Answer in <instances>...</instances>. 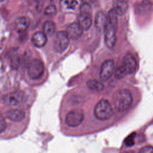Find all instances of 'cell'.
I'll return each instance as SVG.
<instances>
[{
	"label": "cell",
	"instance_id": "1",
	"mask_svg": "<svg viewBox=\"0 0 153 153\" xmlns=\"http://www.w3.org/2000/svg\"><path fill=\"white\" fill-rule=\"evenodd\" d=\"M117 26V15L112 9L108 13L107 22L104 29L105 42L109 48H113L115 45Z\"/></svg>",
	"mask_w": 153,
	"mask_h": 153
},
{
	"label": "cell",
	"instance_id": "2",
	"mask_svg": "<svg viewBox=\"0 0 153 153\" xmlns=\"http://www.w3.org/2000/svg\"><path fill=\"white\" fill-rule=\"evenodd\" d=\"M114 108L120 112L127 110L133 102L131 93L127 89H119L115 92L112 97Z\"/></svg>",
	"mask_w": 153,
	"mask_h": 153
},
{
	"label": "cell",
	"instance_id": "3",
	"mask_svg": "<svg viewBox=\"0 0 153 153\" xmlns=\"http://www.w3.org/2000/svg\"><path fill=\"white\" fill-rule=\"evenodd\" d=\"M136 60L134 57L130 53L126 54L123 59L121 65L115 72V77L120 79L128 74L133 73L136 68Z\"/></svg>",
	"mask_w": 153,
	"mask_h": 153
},
{
	"label": "cell",
	"instance_id": "4",
	"mask_svg": "<svg viewBox=\"0 0 153 153\" xmlns=\"http://www.w3.org/2000/svg\"><path fill=\"white\" fill-rule=\"evenodd\" d=\"M113 109L109 102L106 99H102L94 108V115L96 118L100 120H106L112 115Z\"/></svg>",
	"mask_w": 153,
	"mask_h": 153
},
{
	"label": "cell",
	"instance_id": "5",
	"mask_svg": "<svg viewBox=\"0 0 153 153\" xmlns=\"http://www.w3.org/2000/svg\"><path fill=\"white\" fill-rule=\"evenodd\" d=\"M78 22L83 30H88L92 23L91 8L90 4L84 3L80 6L79 14L78 16Z\"/></svg>",
	"mask_w": 153,
	"mask_h": 153
},
{
	"label": "cell",
	"instance_id": "6",
	"mask_svg": "<svg viewBox=\"0 0 153 153\" xmlns=\"http://www.w3.org/2000/svg\"><path fill=\"white\" fill-rule=\"evenodd\" d=\"M69 37L66 31H59L54 36L53 47L57 53L65 51L69 44Z\"/></svg>",
	"mask_w": 153,
	"mask_h": 153
},
{
	"label": "cell",
	"instance_id": "7",
	"mask_svg": "<svg viewBox=\"0 0 153 153\" xmlns=\"http://www.w3.org/2000/svg\"><path fill=\"white\" fill-rule=\"evenodd\" d=\"M27 74L32 79H38L44 74V66L42 61L34 59L30 61L27 66Z\"/></svg>",
	"mask_w": 153,
	"mask_h": 153
},
{
	"label": "cell",
	"instance_id": "8",
	"mask_svg": "<svg viewBox=\"0 0 153 153\" xmlns=\"http://www.w3.org/2000/svg\"><path fill=\"white\" fill-rule=\"evenodd\" d=\"M84 117V112L82 109H74L68 113L65 118V122L68 126L75 127L82 122Z\"/></svg>",
	"mask_w": 153,
	"mask_h": 153
},
{
	"label": "cell",
	"instance_id": "9",
	"mask_svg": "<svg viewBox=\"0 0 153 153\" xmlns=\"http://www.w3.org/2000/svg\"><path fill=\"white\" fill-rule=\"evenodd\" d=\"M25 95L22 91H16L5 95L3 101L5 105L10 106H15L20 105L24 100Z\"/></svg>",
	"mask_w": 153,
	"mask_h": 153
},
{
	"label": "cell",
	"instance_id": "10",
	"mask_svg": "<svg viewBox=\"0 0 153 153\" xmlns=\"http://www.w3.org/2000/svg\"><path fill=\"white\" fill-rule=\"evenodd\" d=\"M114 62L112 60L105 61L101 66L100 71V78L102 81H107L112 75L114 72Z\"/></svg>",
	"mask_w": 153,
	"mask_h": 153
},
{
	"label": "cell",
	"instance_id": "11",
	"mask_svg": "<svg viewBox=\"0 0 153 153\" xmlns=\"http://www.w3.org/2000/svg\"><path fill=\"white\" fill-rule=\"evenodd\" d=\"M83 30L78 22H73L68 26L66 32L70 39H77L82 35Z\"/></svg>",
	"mask_w": 153,
	"mask_h": 153
},
{
	"label": "cell",
	"instance_id": "12",
	"mask_svg": "<svg viewBox=\"0 0 153 153\" xmlns=\"http://www.w3.org/2000/svg\"><path fill=\"white\" fill-rule=\"evenodd\" d=\"M128 8L127 0H114L112 9L117 16H123L127 11Z\"/></svg>",
	"mask_w": 153,
	"mask_h": 153
},
{
	"label": "cell",
	"instance_id": "13",
	"mask_svg": "<svg viewBox=\"0 0 153 153\" xmlns=\"http://www.w3.org/2000/svg\"><path fill=\"white\" fill-rule=\"evenodd\" d=\"M107 17L108 13L104 11H99L97 13L95 17L94 24L95 27L98 30L101 31L105 29L107 22Z\"/></svg>",
	"mask_w": 153,
	"mask_h": 153
},
{
	"label": "cell",
	"instance_id": "14",
	"mask_svg": "<svg viewBox=\"0 0 153 153\" xmlns=\"http://www.w3.org/2000/svg\"><path fill=\"white\" fill-rule=\"evenodd\" d=\"M31 41L33 45L36 47H42L47 42V35L43 31L36 32L33 35Z\"/></svg>",
	"mask_w": 153,
	"mask_h": 153
},
{
	"label": "cell",
	"instance_id": "15",
	"mask_svg": "<svg viewBox=\"0 0 153 153\" xmlns=\"http://www.w3.org/2000/svg\"><path fill=\"white\" fill-rule=\"evenodd\" d=\"M30 25L29 19L25 16H22L18 17L15 21V29L19 32H22L25 31Z\"/></svg>",
	"mask_w": 153,
	"mask_h": 153
},
{
	"label": "cell",
	"instance_id": "16",
	"mask_svg": "<svg viewBox=\"0 0 153 153\" xmlns=\"http://www.w3.org/2000/svg\"><path fill=\"white\" fill-rule=\"evenodd\" d=\"M25 115V114L23 111L17 109H10L5 114V116L8 119L15 122H19L22 120Z\"/></svg>",
	"mask_w": 153,
	"mask_h": 153
},
{
	"label": "cell",
	"instance_id": "17",
	"mask_svg": "<svg viewBox=\"0 0 153 153\" xmlns=\"http://www.w3.org/2000/svg\"><path fill=\"white\" fill-rule=\"evenodd\" d=\"M78 4L77 0H60L59 4L62 10H74Z\"/></svg>",
	"mask_w": 153,
	"mask_h": 153
},
{
	"label": "cell",
	"instance_id": "18",
	"mask_svg": "<svg viewBox=\"0 0 153 153\" xmlns=\"http://www.w3.org/2000/svg\"><path fill=\"white\" fill-rule=\"evenodd\" d=\"M56 30L55 23L50 20L46 21L43 25V32L47 35L50 36L53 35Z\"/></svg>",
	"mask_w": 153,
	"mask_h": 153
},
{
	"label": "cell",
	"instance_id": "19",
	"mask_svg": "<svg viewBox=\"0 0 153 153\" xmlns=\"http://www.w3.org/2000/svg\"><path fill=\"white\" fill-rule=\"evenodd\" d=\"M87 85L90 90L98 91L102 90L104 88V85L102 83L94 79L88 81L87 82Z\"/></svg>",
	"mask_w": 153,
	"mask_h": 153
},
{
	"label": "cell",
	"instance_id": "20",
	"mask_svg": "<svg viewBox=\"0 0 153 153\" xmlns=\"http://www.w3.org/2000/svg\"><path fill=\"white\" fill-rule=\"evenodd\" d=\"M20 63V57L17 53H14L11 57V65L13 68L17 69Z\"/></svg>",
	"mask_w": 153,
	"mask_h": 153
},
{
	"label": "cell",
	"instance_id": "21",
	"mask_svg": "<svg viewBox=\"0 0 153 153\" xmlns=\"http://www.w3.org/2000/svg\"><path fill=\"white\" fill-rule=\"evenodd\" d=\"M56 12H57L56 7L54 5H53V4H51L48 7H47V8L45 9V11H44L45 14L47 16H53L55 14Z\"/></svg>",
	"mask_w": 153,
	"mask_h": 153
},
{
	"label": "cell",
	"instance_id": "22",
	"mask_svg": "<svg viewBox=\"0 0 153 153\" xmlns=\"http://www.w3.org/2000/svg\"><path fill=\"white\" fill-rule=\"evenodd\" d=\"M134 137H135V133H133L130 134L126 139H125V144L127 146H131L134 143Z\"/></svg>",
	"mask_w": 153,
	"mask_h": 153
},
{
	"label": "cell",
	"instance_id": "23",
	"mask_svg": "<svg viewBox=\"0 0 153 153\" xmlns=\"http://www.w3.org/2000/svg\"><path fill=\"white\" fill-rule=\"evenodd\" d=\"M139 153H153V147L151 146H146L142 147Z\"/></svg>",
	"mask_w": 153,
	"mask_h": 153
},
{
	"label": "cell",
	"instance_id": "24",
	"mask_svg": "<svg viewBox=\"0 0 153 153\" xmlns=\"http://www.w3.org/2000/svg\"><path fill=\"white\" fill-rule=\"evenodd\" d=\"M6 128V123L2 115L1 116V118H0V131L1 133H2L4 131V130Z\"/></svg>",
	"mask_w": 153,
	"mask_h": 153
},
{
	"label": "cell",
	"instance_id": "25",
	"mask_svg": "<svg viewBox=\"0 0 153 153\" xmlns=\"http://www.w3.org/2000/svg\"><path fill=\"white\" fill-rule=\"evenodd\" d=\"M94 0H82V1L84 3H87V4H91L92 2H94Z\"/></svg>",
	"mask_w": 153,
	"mask_h": 153
},
{
	"label": "cell",
	"instance_id": "26",
	"mask_svg": "<svg viewBox=\"0 0 153 153\" xmlns=\"http://www.w3.org/2000/svg\"><path fill=\"white\" fill-rule=\"evenodd\" d=\"M126 153H134L133 151H127V152H126Z\"/></svg>",
	"mask_w": 153,
	"mask_h": 153
}]
</instances>
